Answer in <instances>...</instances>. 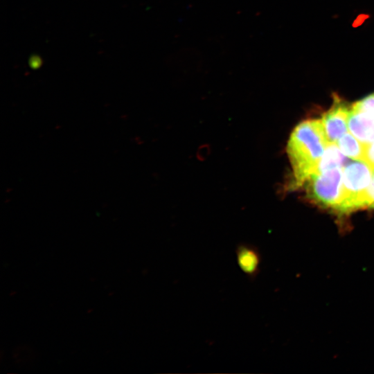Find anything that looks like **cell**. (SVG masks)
<instances>
[{
	"label": "cell",
	"mask_w": 374,
	"mask_h": 374,
	"mask_svg": "<svg viewBox=\"0 0 374 374\" xmlns=\"http://www.w3.org/2000/svg\"><path fill=\"white\" fill-rule=\"evenodd\" d=\"M348 161V157L341 152L337 143H328L314 173L336 168H344Z\"/></svg>",
	"instance_id": "obj_7"
},
{
	"label": "cell",
	"mask_w": 374,
	"mask_h": 374,
	"mask_svg": "<svg viewBox=\"0 0 374 374\" xmlns=\"http://www.w3.org/2000/svg\"><path fill=\"white\" fill-rule=\"evenodd\" d=\"M373 170L364 161L347 163L343 168L342 199L339 211L348 212L366 207Z\"/></svg>",
	"instance_id": "obj_2"
},
{
	"label": "cell",
	"mask_w": 374,
	"mask_h": 374,
	"mask_svg": "<svg viewBox=\"0 0 374 374\" xmlns=\"http://www.w3.org/2000/svg\"><path fill=\"white\" fill-rule=\"evenodd\" d=\"M350 109L339 98H334L332 107L325 113L321 122L328 143H337L347 132Z\"/></svg>",
	"instance_id": "obj_4"
},
{
	"label": "cell",
	"mask_w": 374,
	"mask_h": 374,
	"mask_svg": "<svg viewBox=\"0 0 374 374\" xmlns=\"http://www.w3.org/2000/svg\"><path fill=\"white\" fill-rule=\"evenodd\" d=\"M352 107L374 118V93L357 102Z\"/></svg>",
	"instance_id": "obj_9"
},
{
	"label": "cell",
	"mask_w": 374,
	"mask_h": 374,
	"mask_svg": "<svg viewBox=\"0 0 374 374\" xmlns=\"http://www.w3.org/2000/svg\"><path fill=\"white\" fill-rule=\"evenodd\" d=\"M328 143L321 120L303 121L294 129L287 146L292 168L287 190L303 186L316 171Z\"/></svg>",
	"instance_id": "obj_1"
},
{
	"label": "cell",
	"mask_w": 374,
	"mask_h": 374,
	"mask_svg": "<svg viewBox=\"0 0 374 374\" xmlns=\"http://www.w3.org/2000/svg\"><path fill=\"white\" fill-rule=\"evenodd\" d=\"M235 256L240 270L251 281L254 280L260 271L261 254L254 245L240 243L235 247Z\"/></svg>",
	"instance_id": "obj_5"
},
{
	"label": "cell",
	"mask_w": 374,
	"mask_h": 374,
	"mask_svg": "<svg viewBox=\"0 0 374 374\" xmlns=\"http://www.w3.org/2000/svg\"><path fill=\"white\" fill-rule=\"evenodd\" d=\"M341 152L348 158L356 161H363L364 143L359 141L350 132L342 135L337 142Z\"/></svg>",
	"instance_id": "obj_8"
},
{
	"label": "cell",
	"mask_w": 374,
	"mask_h": 374,
	"mask_svg": "<svg viewBox=\"0 0 374 374\" xmlns=\"http://www.w3.org/2000/svg\"><path fill=\"white\" fill-rule=\"evenodd\" d=\"M363 161L366 163L374 170V141L364 144Z\"/></svg>",
	"instance_id": "obj_10"
},
{
	"label": "cell",
	"mask_w": 374,
	"mask_h": 374,
	"mask_svg": "<svg viewBox=\"0 0 374 374\" xmlns=\"http://www.w3.org/2000/svg\"><path fill=\"white\" fill-rule=\"evenodd\" d=\"M342 171L343 168H336L312 174L304 183L308 197L323 206L339 210L342 199Z\"/></svg>",
	"instance_id": "obj_3"
},
{
	"label": "cell",
	"mask_w": 374,
	"mask_h": 374,
	"mask_svg": "<svg viewBox=\"0 0 374 374\" xmlns=\"http://www.w3.org/2000/svg\"><path fill=\"white\" fill-rule=\"evenodd\" d=\"M366 207L374 208V176L368 190Z\"/></svg>",
	"instance_id": "obj_11"
},
{
	"label": "cell",
	"mask_w": 374,
	"mask_h": 374,
	"mask_svg": "<svg viewBox=\"0 0 374 374\" xmlns=\"http://www.w3.org/2000/svg\"><path fill=\"white\" fill-rule=\"evenodd\" d=\"M373 176H374V170H373Z\"/></svg>",
	"instance_id": "obj_12"
},
{
	"label": "cell",
	"mask_w": 374,
	"mask_h": 374,
	"mask_svg": "<svg viewBox=\"0 0 374 374\" xmlns=\"http://www.w3.org/2000/svg\"><path fill=\"white\" fill-rule=\"evenodd\" d=\"M348 127L350 132L362 143L374 141V118L351 107Z\"/></svg>",
	"instance_id": "obj_6"
}]
</instances>
